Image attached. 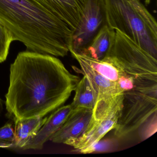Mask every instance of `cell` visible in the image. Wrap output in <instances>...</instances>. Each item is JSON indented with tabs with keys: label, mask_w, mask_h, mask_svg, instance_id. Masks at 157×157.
<instances>
[{
	"label": "cell",
	"mask_w": 157,
	"mask_h": 157,
	"mask_svg": "<svg viewBox=\"0 0 157 157\" xmlns=\"http://www.w3.org/2000/svg\"><path fill=\"white\" fill-rule=\"evenodd\" d=\"M0 22L27 51L63 57L73 31L41 0H0Z\"/></svg>",
	"instance_id": "obj_2"
},
{
	"label": "cell",
	"mask_w": 157,
	"mask_h": 157,
	"mask_svg": "<svg viewBox=\"0 0 157 157\" xmlns=\"http://www.w3.org/2000/svg\"><path fill=\"white\" fill-rule=\"evenodd\" d=\"M151 2V0H145V3L146 5H149Z\"/></svg>",
	"instance_id": "obj_20"
},
{
	"label": "cell",
	"mask_w": 157,
	"mask_h": 157,
	"mask_svg": "<svg viewBox=\"0 0 157 157\" xmlns=\"http://www.w3.org/2000/svg\"><path fill=\"white\" fill-rule=\"evenodd\" d=\"M157 84L135 86L124 92L123 107L114 134L123 138L136 131L153 117L157 116Z\"/></svg>",
	"instance_id": "obj_5"
},
{
	"label": "cell",
	"mask_w": 157,
	"mask_h": 157,
	"mask_svg": "<svg viewBox=\"0 0 157 157\" xmlns=\"http://www.w3.org/2000/svg\"><path fill=\"white\" fill-rule=\"evenodd\" d=\"M10 80L5 105L16 121L44 117L62 106L80 78L56 57L26 50L11 65Z\"/></svg>",
	"instance_id": "obj_1"
},
{
	"label": "cell",
	"mask_w": 157,
	"mask_h": 157,
	"mask_svg": "<svg viewBox=\"0 0 157 157\" xmlns=\"http://www.w3.org/2000/svg\"><path fill=\"white\" fill-rule=\"evenodd\" d=\"M115 30L105 25L81 54L102 60L112 46L115 37Z\"/></svg>",
	"instance_id": "obj_12"
},
{
	"label": "cell",
	"mask_w": 157,
	"mask_h": 157,
	"mask_svg": "<svg viewBox=\"0 0 157 157\" xmlns=\"http://www.w3.org/2000/svg\"><path fill=\"white\" fill-rule=\"evenodd\" d=\"M106 24L104 0H85L82 16L72 33L69 52L81 53Z\"/></svg>",
	"instance_id": "obj_6"
},
{
	"label": "cell",
	"mask_w": 157,
	"mask_h": 157,
	"mask_svg": "<svg viewBox=\"0 0 157 157\" xmlns=\"http://www.w3.org/2000/svg\"><path fill=\"white\" fill-rule=\"evenodd\" d=\"M114 41L102 60L132 78L135 86L157 84V59L130 38L115 31Z\"/></svg>",
	"instance_id": "obj_4"
},
{
	"label": "cell",
	"mask_w": 157,
	"mask_h": 157,
	"mask_svg": "<svg viewBox=\"0 0 157 157\" xmlns=\"http://www.w3.org/2000/svg\"><path fill=\"white\" fill-rule=\"evenodd\" d=\"M74 31L84 10L85 0H41Z\"/></svg>",
	"instance_id": "obj_9"
},
{
	"label": "cell",
	"mask_w": 157,
	"mask_h": 157,
	"mask_svg": "<svg viewBox=\"0 0 157 157\" xmlns=\"http://www.w3.org/2000/svg\"><path fill=\"white\" fill-rule=\"evenodd\" d=\"M106 24L157 58V23L141 0H104Z\"/></svg>",
	"instance_id": "obj_3"
},
{
	"label": "cell",
	"mask_w": 157,
	"mask_h": 157,
	"mask_svg": "<svg viewBox=\"0 0 157 157\" xmlns=\"http://www.w3.org/2000/svg\"><path fill=\"white\" fill-rule=\"evenodd\" d=\"M93 110L77 108L72 110L61 127L50 140L56 143L67 144L80 137L87 131L92 117Z\"/></svg>",
	"instance_id": "obj_7"
},
{
	"label": "cell",
	"mask_w": 157,
	"mask_h": 157,
	"mask_svg": "<svg viewBox=\"0 0 157 157\" xmlns=\"http://www.w3.org/2000/svg\"><path fill=\"white\" fill-rule=\"evenodd\" d=\"M118 146L119 143L117 139H103L102 138L91 146L79 151L78 152L83 154L112 152L116 150Z\"/></svg>",
	"instance_id": "obj_16"
},
{
	"label": "cell",
	"mask_w": 157,
	"mask_h": 157,
	"mask_svg": "<svg viewBox=\"0 0 157 157\" xmlns=\"http://www.w3.org/2000/svg\"><path fill=\"white\" fill-rule=\"evenodd\" d=\"M47 117H31L15 121V147L22 148L25 143L34 136L42 127Z\"/></svg>",
	"instance_id": "obj_13"
},
{
	"label": "cell",
	"mask_w": 157,
	"mask_h": 157,
	"mask_svg": "<svg viewBox=\"0 0 157 157\" xmlns=\"http://www.w3.org/2000/svg\"><path fill=\"white\" fill-rule=\"evenodd\" d=\"M74 91L75 96L71 104L72 109H94L98 95L86 76L83 75L82 78L80 80Z\"/></svg>",
	"instance_id": "obj_14"
},
{
	"label": "cell",
	"mask_w": 157,
	"mask_h": 157,
	"mask_svg": "<svg viewBox=\"0 0 157 157\" xmlns=\"http://www.w3.org/2000/svg\"><path fill=\"white\" fill-rule=\"evenodd\" d=\"M3 101H2V100L0 98V115H1L2 113V111H3Z\"/></svg>",
	"instance_id": "obj_19"
},
{
	"label": "cell",
	"mask_w": 157,
	"mask_h": 157,
	"mask_svg": "<svg viewBox=\"0 0 157 157\" xmlns=\"http://www.w3.org/2000/svg\"><path fill=\"white\" fill-rule=\"evenodd\" d=\"M78 62L82 73L88 78L97 94V98L113 96L124 92L117 83L107 79L93 69L87 63L78 58H74Z\"/></svg>",
	"instance_id": "obj_11"
},
{
	"label": "cell",
	"mask_w": 157,
	"mask_h": 157,
	"mask_svg": "<svg viewBox=\"0 0 157 157\" xmlns=\"http://www.w3.org/2000/svg\"><path fill=\"white\" fill-rule=\"evenodd\" d=\"M15 147V136L12 124L7 123L0 128V147Z\"/></svg>",
	"instance_id": "obj_18"
},
{
	"label": "cell",
	"mask_w": 157,
	"mask_h": 157,
	"mask_svg": "<svg viewBox=\"0 0 157 157\" xmlns=\"http://www.w3.org/2000/svg\"><path fill=\"white\" fill-rule=\"evenodd\" d=\"M13 42V40L11 34L0 22V63L7 59Z\"/></svg>",
	"instance_id": "obj_17"
},
{
	"label": "cell",
	"mask_w": 157,
	"mask_h": 157,
	"mask_svg": "<svg viewBox=\"0 0 157 157\" xmlns=\"http://www.w3.org/2000/svg\"><path fill=\"white\" fill-rule=\"evenodd\" d=\"M70 52L73 57L80 59L96 72L111 81L117 83L119 78L126 74L112 64L103 60L95 59L81 53Z\"/></svg>",
	"instance_id": "obj_15"
},
{
	"label": "cell",
	"mask_w": 157,
	"mask_h": 157,
	"mask_svg": "<svg viewBox=\"0 0 157 157\" xmlns=\"http://www.w3.org/2000/svg\"><path fill=\"white\" fill-rule=\"evenodd\" d=\"M120 113L121 112L115 113L102 121L90 126L82 136L70 141L67 145L73 147L78 152L91 146L102 139L109 131L115 129Z\"/></svg>",
	"instance_id": "obj_10"
},
{
	"label": "cell",
	"mask_w": 157,
	"mask_h": 157,
	"mask_svg": "<svg viewBox=\"0 0 157 157\" xmlns=\"http://www.w3.org/2000/svg\"><path fill=\"white\" fill-rule=\"evenodd\" d=\"M71 105H63L54 111L47 117L44 124L36 135L30 139L22 148L23 150H41L44 144L50 140L54 134L61 127L72 112Z\"/></svg>",
	"instance_id": "obj_8"
}]
</instances>
